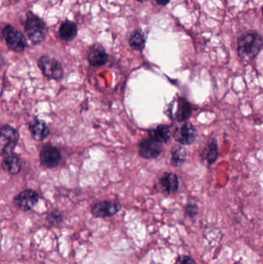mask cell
I'll use <instances>...</instances> for the list:
<instances>
[{
    "mask_svg": "<svg viewBox=\"0 0 263 264\" xmlns=\"http://www.w3.org/2000/svg\"><path fill=\"white\" fill-rule=\"evenodd\" d=\"M136 1H138V2L140 3H144L146 2V1H147V0H136Z\"/></svg>",
    "mask_w": 263,
    "mask_h": 264,
    "instance_id": "obj_25",
    "label": "cell"
},
{
    "mask_svg": "<svg viewBox=\"0 0 263 264\" xmlns=\"http://www.w3.org/2000/svg\"><path fill=\"white\" fill-rule=\"evenodd\" d=\"M263 47V39L257 33H248L238 40L237 50L243 61H251L258 56Z\"/></svg>",
    "mask_w": 263,
    "mask_h": 264,
    "instance_id": "obj_1",
    "label": "cell"
},
{
    "mask_svg": "<svg viewBox=\"0 0 263 264\" xmlns=\"http://www.w3.org/2000/svg\"><path fill=\"white\" fill-rule=\"evenodd\" d=\"M19 141V134L15 128L10 125H4L1 128V138H0V151L1 155L5 157L12 154L14 148L17 147Z\"/></svg>",
    "mask_w": 263,
    "mask_h": 264,
    "instance_id": "obj_4",
    "label": "cell"
},
{
    "mask_svg": "<svg viewBox=\"0 0 263 264\" xmlns=\"http://www.w3.org/2000/svg\"><path fill=\"white\" fill-rule=\"evenodd\" d=\"M76 34H77V27L73 22L67 20L60 25L59 29V36L64 41H72L74 40Z\"/></svg>",
    "mask_w": 263,
    "mask_h": 264,
    "instance_id": "obj_16",
    "label": "cell"
},
{
    "mask_svg": "<svg viewBox=\"0 0 263 264\" xmlns=\"http://www.w3.org/2000/svg\"><path fill=\"white\" fill-rule=\"evenodd\" d=\"M173 136L176 141L181 145H192L196 140V130L192 124L186 123L174 130Z\"/></svg>",
    "mask_w": 263,
    "mask_h": 264,
    "instance_id": "obj_8",
    "label": "cell"
},
{
    "mask_svg": "<svg viewBox=\"0 0 263 264\" xmlns=\"http://www.w3.org/2000/svg\"><path fill=\"white\" fill-rule=\"evenodd\" d=\"M87 59L91 66L99 67L106 64L109 57L105 47L97 43L90 49Z\"/></svg>",
    "mask_w": 263,
    "mask_h": 264,
    "instance_id": "obj_11",
    "label": "cell"
},
{
    "mask_svg": "<svg viewBox=\"0 0 263 264\" xmlns=\"http://www.w3.org/2000/svg\"><path fill=\"white\" fill-rule=\"evenodd\" d=\"M172 118L177 122H184L190 118L192 106L185 98H179L176 102V109L172 112Z\"/></svg>",
    "mask_w": 263,
    "mask_h": 264,
    "instance_id": "obj_13",
    "label": "cell"
},
{
    "mask_svg": "<svg viewBox=\"0 0 263 264\" xmlns=\"http://www.w3.org/2000/svg\"><path fill=\"white\" fill-rule=\"evenodd\" d=\"M40 159L43 166L47 168H56L61 161V155L57 148L47 145L42 149Z\"/></svg>",
    "mask_w": 263,
    "mask_h": 264,
    "instance_id": "obj_9",
    "label": "cell"
},
{
    "mask_svg": "<svg viewBox=\"0 0 263 264\" xmlns=\"http://www.w3.org/2000/svg\"><path fill=\"white\" fill-rule=\"evenodd\" d=\"M149 135L150 138H152L154 141L161 143V144L168 142L170 138V128L167 125H158L156 128L150 130Z\"/></svg>",
    "mask_w": 263,
    "mask_h": 264,
    "instance_id": "obj_17",
    "label": "cell"
},
{
    "mask_svg": "<svg viewBox=\"0 0 263 264\" xmlns=\"http://www.w3.org/2000/svg\"><path fill=\"white\" fill-rule=\"evenodd\" d=\"M30 131L32 137L38 141L46 139L50 134L47 124L39 119L34 120L30 123Z\"/></svg>",
    "mask_w": 263,
    "mask_h": 264,
    "instance_id": "obj_14",
    "label": "cell"
},
{
    "mask_svg": "<svg viewBox=\"0 0 263 264\" xmlns=\"http://www.w3.org/2000/svg\"><path fill=\"white\" fill-rule=\"evenodd\" d=\"M24 30L30 41L35 45L41 44L47 37V30L44 22L30 11L27 14Z\"/></svg>",
    "mask_w": 263,
    "mask_h": 264,
    "instance_id": "obj_2",
    "label": "cell"
},
{
    "mask_svg": "<svg viewBox=\"0 0 263 264\" xmlns=\"http://www.w3.org/2000/svg\"><path fill=\"white\" fill-rule=\"evenodd\" d=\"M163 147L161 143L152 138L143 140L139 144V154L144 158H156L161 155Z\"/></svg>",
    "mask_w": 263,
    "mask_h": 264,
    "instance_id": "obj_10",
    "label": "cell"
},
{
    "mask_svg": "<svg viewBox=\"0 0 263 264\" xmlns=\"http://www.w3.org/2000/svg\"><path fill=\"white\" fill-rule=\"evenodd\" d=\"M219 157V149L216 141H212L204 151V158L206 160L208 164H212L218 160Z\"/></svg>",
    "mask_w": 263,
    "mask_h": 264,
    "instance_id": "obj_20",
    "label": "cell"
},
{
    "mask_svg": "<svg viewBox=\"0 0 263 264\" xmlns=\"http://www.w3.org/2000/svg\"><path fill=\"white\" fill-rule=\"evenodd\" d=\"M2 167L7 172L11 174H17L20 172L22 168V162L20 157L15 154H10L4 157Z\"/></svg>",
    "mask_w": 263,
    "mask_h": 264,
    "instance_id": "obj_15",
    "label": "cell"
},
{
    "mask_svg": "<svg viewBox=\"0 0 263 264\" xmlns=\"http://www.w3.org/2000/svg\"><path fill=\"white\" fill-rule=\"evenodd\" d=\"M261 12H262V15H263V7H262V8H261Z\"/></svg>",
    "mask_w": 263,
    "mask_h": 264,
    "instance_id": "obj_26",
    "label": "cell"
},
{
    "mask_svg": "<svg viewBox=\"0 0 263 264\" xmlns=\"http://www.w3.org/2000/svg\"><path fill=\"white\" fill-rule=\"evenodd\" d=\"M199 213V209L197 206L193 204L188 205L186 207V213L190 218H195Z\"/></svg>",
    "mask_w": 263,
    "mask_h": 264,
    "instance_id": "obj_23",
    "label": "cell"
},
{
    "mask_svg": "<svg viewBox=\"0 0 263 264\" xmlns=\"http://www.w3.org/2000/svg\"><path fill=\"white\" fill-rule=\"evenodd\" d=\"M129 44L133 49L142 50L145 46V37L141 30H136L130 36Z\"/></svg>",
    "mask_w": 263,
    "mask_h": 264,
    "instance_id": "obj_18",
    "label": "cell"
},
{
    "mask_svg": "<svg viewBox=\"0 0 263 264\" xmlns=\"http://www.w3.org/2000/svg\"><path fill=\"white\" fill-rule=\"evenodd\" d=\"M38 66L45 76L53 80H60L63 76L61 63L53 57L45 55L38 60Z\"/></svg>",
    "mask_w": 263,
    "mask_h": 264,
    "instance_id": "obj_5",
    "label": "cell"
},
{
    "mask_svg": "<svg viewBox=\"0 0 263 264\" xmlns=\"http://www.w3.org/2000/svg\"><path fill=\"white\" fill-rule=\"evenodd\" d=\"M121 210V205L111 201H101L91 208V213L97 218H107L116 215Z\"/></svg>",
    "mask_w": 263,
    "mask_h": 264,
    "instance_id": "obj_6",
    "label": "cell"
},
{
    "mask_svg": "<svg viewBox=\"0 0 263 264\" xmlns=\"http://www.w3.org/2000/svg\"><path fill=\"white\" fill-rule=\"evenodd\" d=\"M187 153L186 149L181 145H176L171 149V164L176 167L180 166L186 161Z\"/></svg>",
    "mask_w": 263,
    "mask_h": 264,
    "instance_id": "obj_19",
    "label": "cell"
},
{
    "mask_svg": "<svg viewBox=\"0 0 263 264\" xmlns=\"http://www.w3.org/2000/svg\"><path fill=\"white\" fill-rule=\"evenodd\" d=\"M174 264H196V262L192 256L181 255L177 258Z\"/></svg>",
    "mask_w": 263,
    "mask_h": 264,
    "instance_id": "obj_22",
    "label": "cell"
},
{
    "mask_svg": "<svg viewBox=\"0 0 263 264\" xmlns=\"http://www.w3.org/2000/svg\"><path fill=\"white\" fill-rule=\"evenodd\" d=\"M3 36L9 48L13 51L21 53L27 48V42L25 36L14 26L10 24L6 26L3 30Z\"/></svg>",
    "mask_w": 263,
    "mask_h": 264,
    "instance_id": "obj_3",
    "label": "cell"
},
{
    "mask_svg": "<svg viewBox=\"0 0 263 264\" xmlns=\"http://www.w3.org/2000/svg\"><path fill=\"white\" fill-rule=\"evenodd\" d=\"M39 201L38 193L31 190H24L14 198V204L22 211H30Z\"/></svg>",
    "mask_w": 263,
    "mask_h": 264,
    "instance_id": "obj_7",
    "label": "cell"
},
{
    "mask_svg": "<svg viewBox=\"0 0 263 264\" xmlns=\"http://www.w3.org/2000/svg\"><path fill=\"white\" fill-rule=\"evenodd\" d=\"M157 4L161 6H166L170 3V0H154Z\"/></svg>",
    "mask_w": 263,
    "mask_h": 264,
    "instance_id": "obj_24",
    "label": "cell"
},
{
    "mask_svg": "<svg viewBox=\"0 0 263 264\" xmlns=\"http://www.w3.org/2000/svg\"><path fill=\"white\" fill-rule=\"evenodd\" d=\"M160 186L162 193L166 195L174 194L179 190V180L174 173L166 172L160 179Z\"/></svg>",
    "mask_w": 263,
    "mask_h": 264,
    "instance_id": "obj_12",
    "label": "cell"
},
{
    "mask_svg": "<svg viewBox=\"0 0 263 264\" xmlns=\"http://www.w3.org/2000/svg\"><path fill=\"white\" fill-rule=\"evenodd\" d=\"M47 220L51 226H58L63 223V216L58 210H53L47 215Z\"/></svg>",
    "mask_w": 263,
    "mask_h": 264,
    "instance_id": "obj_21",
    "label": "cell"
}]
</instances>
